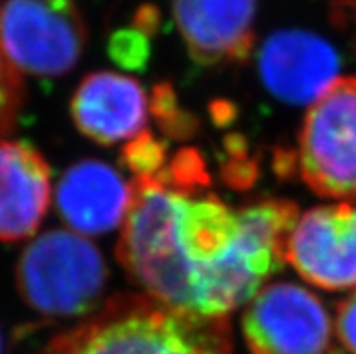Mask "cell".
Returning a JSON list of instances; mask_svg holds the SVG:
<instances>
[{
  "label": "cell",
  "instance_id": "1",
  "mask_svg": "<svg viewBox=\"0 0 356 354\" xmlns=\"http://www.w3.org/2000/svg\"><path fill=\"white\" fill-rule=\"evenodd\" d=\"M165 172L132 181L118 260L150 298L197 319H226L286 264L298 207L264 199L234 211Z\"/></svg>",
  "mask_w": 356,
  "mask_h": 354
},
{
  "label": "cell",
  "instance_id": "4",
  "mask_svg": "<svg viewBox=\"0 0 356 354\" xmlns=\"http://www.w3.org/2000/svg\"><path fill=\"white\" fill-rule=\"evenodd\" d=\"M86 44V20L74 0H4L0 6V54L18 74L63 77L76 67Z\"/></svg>",
  "mask_w": 356,
  "mask_h": 354
},
{
  "label": "cell",
  "instance_id": "11",
  "mask_svg": "<svg viewBox=\"0 0 356 354\" xmlns=\"http://www.w3.org/2000/svg\"><path fill=\"white\" fill-rule=\"evenodd\" d=\"M132 201V183L104 161L69 166L56 186V208L72 232L102 235L123 225Z\"/></svg>",
  "mask_w": 356,
  "mask_h": 354
},
{
  "label": "cell",
  "instance_id": "15",
  "mask_svg": "<svg viewBox=\"0 0 356 354\" xmlns=\"http://www.w3.org/2000/svg\"><path fill=\"white\" fill-rule=\"evenodd\" d=\"M150 105L163 130L168 134L183 138L190 132V127L194 125V121H188V116L176 104V96L168 86H158L154 89V98Z\"/></svg>",
  "mask_w": 356,
  "mask_h": 354
},
{
  "label": "cell",
  "instance_id": "2",
  "mask_svg": "<svg viewBox=\"0 0 356 354\" xmlns=\"http://www.w3.org/2000/svg\"><path fill=\"white\" fill-rule=\"evenodd\" d=\"M226 319L177 313L150 296L120 295L45 354H228Z\"/></svg>",
  "mask_w": 356,
  "mask_h": 354
},
{
  "label": "cell",
  "instance_id": "5",
  "mask_svg": "<svg viewBox=\"0 0 356 354\" xmlns=\"http://www.w3.org/2000/svg\"><path fill=\"white\" fill-rule=\"evenodd\" d=\"M302 179L322 198L356 201V78H339L307 108L298 138Z\"/></svg>",
  "mask_w": 356,
  "mask_h": 354
},
{
  "label": "cell",
  "instance_id": "14",
  "mask_svg": "<svg viewBox=\"0 0 356 354\" xmlns=\"http://www.w3.org/2000/svg\"><path fill=\"white\" fill-rule=\"evenodd\" d=\"M22 105L20 74L0 54V136L8 134L17 121Z\"/></svg>",
  "mask_w": 356,
  "mask_h": 354
},
{
  "label": "cell",
  "instance_id": "17",
  "mask_svg": "<svg viewBox=\"0 0 356 354\" xmlns=\"http://www.w3.org/2000/svg\"><path fill=\"white\" fill-rule=\"evenodd\" d=\"M337 337L348 353L356 354V291L340 302L337 311Z\"/></svg>",
  "mask_w": 356,
  "mask_h": 354
},
{
  "label": "cell",
  "instance_id": "16",
  "mask_svg": "<svg viewBox=\"0 0 356 354\" xmlns=\"http://www.w3.org/2000/svg\"><path fill=\"white\" fill-rule=\"evenodd\" d=\"M143 35V31L118 33L113 38V44H111L113 58L122 62L123 65H129V67H136L138 63L143 62L145 53H147Z\"/></svg>",
  "mask_w": 356,
  "mask_h": 354
},
{
  "label": "cell",
  "instance_id": "18",
  "mask_svg": "<svg viewBox=\"0 0 356 354\" xmlns=\"http://www.w3.org/2000/svg\"><path fill=\"white\" fill-rule=\"evenodd\" d=\"M0 354H4V340H2V335H0Z\"/></svg>",
  "mask_w": 356,
  "mask_h": 354
},
{
  "label": "cell",
  "instance_id": "13",
  "mask_svg": "<svg viewBox=\"0 0 356 354\" xmlns=\"http://www.w3.org/2000/svg\"><path fill=\"white\" fill-rule=\"evenodd\" d=\"M167 147L159 139L143 132L123 148V163L136 174V177H149L158 174L165 165Z\"/></svg>",
  "mask_w": 356,
  "mask_h": 354
},
{
  "label": "cell",
  "instance_id": "3",
  "mask_svg": "<svg viewBox=\"0 0 356 354\" xmlns=\"http://www.w3.org/2000/svg\"><path fill=\"white\" fill-rule=\"evenodd\" d=\"M17 289L31 309L74 319L96 309L107 286L98 248L72 230H51L29 242L17 262Z\"/></svg>",
  "mask_w": 356,
  "mask_h": 354
},
{
  "label": "cell",
  "instance_id": "8",
  "mask_svg": "<svg viewBox=\"0 0 356 354\" xmlns=\"http://www.w3.org/2000/svg\"><path fill=\"white\" fill-rule=\"evenodd\" d=\"M339 71L337 49L304 29L271 33L259 53L262 83L289 105H312L339 80Z\"/></svg>",
  "mask_w": 356,
  "mask_h": 354
},
{
  "label": "cell",
  "instance_id": "10",
  "mask_svg": "<svg viewBox=\"0 0 356 354\" xmlns=\"http://www.w3.org/2000/svg\"><path fill=\"white\" fill-rule=\"evenodd\" d=\"M71 114L86 138L99 145H116L143 134L149 99L134 78L98 71L78 86L71 102Z\"/></svg>",
  "mask_w": 356,
  "mask_h": 354
},
{
  "label": "cell",
  "instance_id": "9",
  "mask_svg": "<svg viewBox=\"0 0 356 354\" xmlns=\"http://www.w3.org/2000/svg\"><path fill=\"white\" fill-rule=\"evenodd\" d=\"M257 0H174L190 56L204 67L246 62L255 42Z\"/></svg>",
  "mask_w": 356,
  "mask_h": 354
},
{
  "label": "cell",
  "instance_id": "12",
  "mask_svg": "<svg viewBox=\"0 0 356 354\" xmlns=\"http://www.w3.org/2000/svg\"><path fill=\"white\" fill-rule=\"evenodd\" d=\"M51 204V170L26 141L0 139V241L31 237Z\"/></svg>",
  "mask_w": 356,
  "mask_h": 354
},
{
  "label": "cell",
  "instance_id": "6",
  "mask_svg": "<svg viewBox=\"0 0 356 354\" xmlns=\"http://www.w3.org/2000/svg\"><path fill=\"white\" fill-rule=\"evenodd\" d=\"M246 305L243 332L252 354H325L330 347V313L306 287L268 284Z\"/></svg>",
  "mask_w": 356,
  "mask_h": 354
},
{
  "label": "cell",
  "instance_id": "7",
  "mask_svg": "<svg viewBox=\"0 0 356 354\" xmlns=\"http://www.w3.org/2000/svg\"><path fill=\"white\" fill-rule=\"evenodd\" d=\"M286 262L327 291L356 287V207L337 202L302 214L289 235Z\"/></svg>",
  "mask_w": 356,
  "mask_h": 354
}]
</instances>
